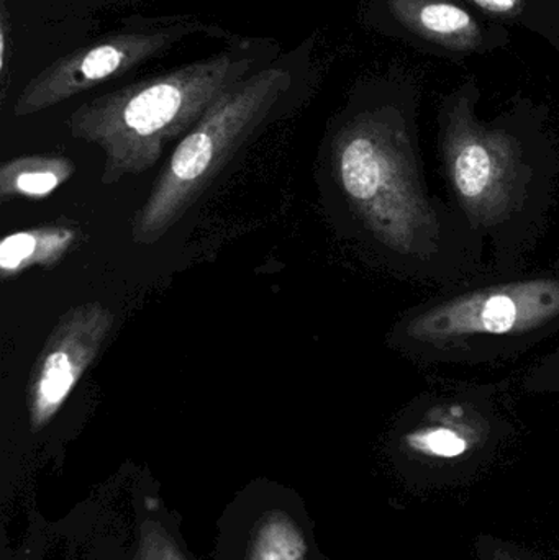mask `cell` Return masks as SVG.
I'll list each match as a JSON object with an SVG mask.
<instances>
[{
  "instance_id": "obj_1",
  "label": "cell",
  "mask_w": 559,
  "mask_h": 560,
  "mask_svg": "<svg viewBox=\"0 0 559 560\" xmlns=\"http://www.w3.org/2000/svg\"><path fill=\"white\" fill-rule=\"evenodd\" d=\"M249 68L248 58L226 52L151 75L75 108L69 133L101 150V183L114 186L150 171Z\"/></svg>"
},
{
  "instance_id": "obj_2",
  "label": "cell",
  "mask_w": 559,
  "mask_h": 560,
  "mask_svg": "<svg viewBox=\"0 0 559 560\" xmlns=\"http://www.w3.org/2000/svg\"><path fill=\"white\" fill-rule=\"evenodd\" d=\"M338 186L364 229L414 268L442 253V213L427 196L404 121L389 108L345 125L331 147Z\"/></svg>"
},
{
  "instance_id": "obj_3",
  "label": "cell",
  "mask_w": 559,
  "mask_h": 560,
  "mask_svg": "<svg viewBox=\"0 0 559 560\" xmlns=\"http://www.w3.org/2000/svg\"><path fill=\"white\" fill-rule=\"evenodd\" d=\"M289 85L291 74L286 69L268 68L242 79L217 98L179 141L135 213L131 240L137 245H154L174 229L269 117Z\"/></svg>"
},
{
  "instance_id": "obj_4",
  "label": "cell",
  "mask_w": 559,
  "mask_h": 560,
  "mask_svg": "<svg viewBox=\"0 0 559 560\" xmlns=\"http://www.w3.org/2000/svg\"><path fill=\"white\" fill-rule=\"evenodd\" d=\"M559 325V279L515 280L471 290L407 318V348L453 354L476 346H519Z\"/></svg>"
},
{
  "instance_id": "obj_5",
  "label": "cell",
  "mask_w": 559,
  "mask_h": 560,
  "mask_svg": "<svg viewBox=\"0 0 559 560\" xmlns=\"http://www.w3.org/2000/svg\"><path fill=\"white\" fill-rule=\"evenodd\" d=\"M446 170L456 199L476 229L498 230L532 212L537 170L517 138L476 121L459 98L446 115Z\"/></svg>"
},
{
  "instance_id": "obj_6",
  "label": "cell",
  "mask_w": 559,
  "mask_h": 560,
  "mask_svg": "<svg viewBox=\"0 0 559 560\" xmlns=\"http://www.w3.org/2000/svg\"><path fill=\"white\" fill-rule=\"evenodd\" d=\"M186 33L184 25L153 32L117 33L62 56L23 88L13 114L16 117L38 114L127 74L148 59L166 51Z\"/></svg>"
},
{
  "instance_id": "obj_7",
  "label": "cell",
  "mask_w": 559,
  "mask_h": 560,
  "mask_svg": "<svg viewBox=\"0 0 559 560\" xmlns=\"http://www.w3.org/2000/svg\"><path fill=\"white\" fill-rule=\"evenodd\" d=\"M115 316L98 302L66 312L46 339L30 384L28 418L43 430L61 410L114 329Z\"/></svg>"
},
{
  "instance_id": "obj_8",
  "label": "cell",
  "mask_w": 559,
  "mask_h": 560,
  "mask_svg": "<svg viewBox=\"0 0 559 560\" xmlns=\"http://www.w3.org/2000/svg\"><path fill=\"white\" fill-rule=\"evenodd\" d=\"M400 22L419 35L450 48H473L479 30L475 19L462 7L446 0H391Z\"/></svg>"
},
{
  "instance_id": "obj_9",
  "label": "cell",
  "mask_w": 559,
  "mask_h": 560,
  "mask_svg": "<svg viewBox=\"0 0 559 560\" xmlns=\"http://www.w3.org/2000/svg\"><path fill=\"white\" fill-rule=\"evenodd\" d=\"M75 233L66 226H42L13 233L0 243V272L7 280L32 268H51L65 258Z\"/></svg>"
},
{
  "instance_id": "obj_10",
  "label": "cell",
  "mask_w": 559,
  "mask_h": 560,
  "mask_svg": "<svg viewBox=\"0 0 559 560\" xmlns=\"http://www.w3.org/2000/svg\"><path fill=\"white\" fill-rule=\"evenodd\" d=\"M74 170L71 160L56 154L15 158L0 167V197L42 199L71 179Z\"/></svg>"
},
{
  "instance_id": "obj_11",
  "label": "cell",
  "mask_w": 559,
  "mask_h": 560,
  "mask_svg": "<svg viewBox=\"0 0 559 560\" xmlns=\"http://www.w3.org/2000/svg\"><path fill=\"white\" fill-rule=\"evenodd\" d=\"M305 552L301 526L284 513H271L256 526L246 560H304Z\"/></svg>"
},
{
  "instance_id": "obj_12",
  "label": "cell",
  "mask_w": 559,
  "mask_h": 560,
  "mask_svg": "<svg viewBox=\"0 0 559 560\" xmlns=\"http://www.w3.org/2000/svg\"><path fill=\"white\" fill-rule=\"evenodd\" d=\"M414 450L435 457H455L468 450V436L452 424H433L410 436Z\"/></svg>"
},
{
  "instance_id": "obj_13",
  "label": "cell",
  "mask_w": 559,
  "mask_h": 560,
  "mask_svg": "<svg viewBox=\"0 0 559 560\" xmlns=\"http://www.w3.org/2000/svg\"><path fill=\"white\" fill-rule=\"evenodd\" d=\"M473 2L481 7L482 10H486V12L505 15V13L517 10L521 0H473Z\"/></svg>"
},
{
  "instance_id": "obj_14",
  "label": "cell",
  "mask_w": 559,
  "mask_h": 560,
  "mask_svg": "<svg viewBox=\"0 0 559 560\" xmlns=\"http://www.w3.org/2000/svg\"><path fill=\"white\" fill-rule=\"evenodd\" d=\"M7 39H9V20H7L5 3L2 2V19H0V71L5 72Z\"/></svg>"
},
{
  "instance_id": "obj_15",
  "label": "cell",
  "mask_w": 559,
  "mask_h": 560,
  "mask_svg": "<svg viewBox=\"0 0 559 560\" xmlns=\"http://www.w3.org/2000/svg\"><path fill=\"white\" fill-rule=\"evenodd\" d=\"M488 560H534L531 558H525L522 552L514 551V549L508 548H494L489 549Z\"/></svg>"
}]
</instances>
